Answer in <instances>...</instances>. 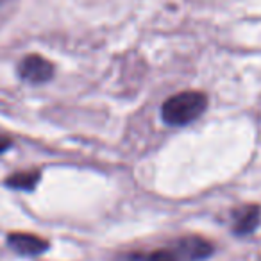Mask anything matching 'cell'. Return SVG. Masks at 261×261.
Listing matches in <instances>:
<instances>
[{
  "label": "cell",
  "instance_id": "3957f363",
  "mask_svg": "<svg viewBox=\"0 0 261 261\" xmlns=\"http://www.w3.org/2000/svg\"><path fill=\"white\" fill-rule=\"evenodd\" d=\"M18 73L27 83L41 84L52 79V75H54V65L48 59L33 54L23 58V61L18 66Z\"/></svg>",
  "mask_w": 261,
  "mask_h": 261
},
{
  "label": "cell",
  "instance_id": "5b68a950",
  "mask_svg": "<svg viewBox=\"0 0 261 261\" xmlns=\"http://www.w3.org/2000/svg\"><path fill=\"white\" fill-rule=\"evenodd\" d=\"M261 220V211L257 206L249 204V206H242L232 213V231L234 234H250L254 229L257 227Z\"/></svg>",
  "mask_w": 261,
  "mask_h": 261
},
{
  "label": "cell",
  "instance_id": "52a82bcc",
  "mask_svg": "<svg viewBox=\"0 0 261 261\" xmlns=\"http://www.w3.org/2000/svg\"><path fill=\"white\" fill-rule=\"evenodd\" d=\"M9 147H11V140H9L6 135H2V133H0V152L8 150Z\"/></svg>",
  "mask_w": 261,
  "mask_h": 261
},
{
  "label": "cell",
  "instance_id": "7a4b0ae2",
  "mask_svg": "<svg viewBox=\"0 0 261 261\" xmlns=\"http://www.w3.org/2000/svg\"><path fill=\"white\" fill-rule=\"evenodd\" d=\"M207 106V97L200 91H182L170 97L161 108V116L170 125H186L197 120Z\"/></svg>",
  "mask_w": 261,
  "mask_h": 261
},
{
  "label": "cell",
  "instance_id": "ba28073f",
  "mask_svg": "<svg viewBox=\"0 0 261 261\" xmlns=\"http://www.w3.org/2000/svg\"><path fill=\"white\" fill-rule=\"evenodd\" d=\"M2 2H6V0H0V4H2Z\"/></svg>",
  "mask_w": 261,
  "mask_h": 261
},
{
  "label": "cell",
  "instance_id": "8992f818",
  "mask_svg": "<svg viewBox=\"0 0 261 261\" xmlns=\"http://www.w3.org/2000/svg\"><path fill=\"white\" fill-rule=\"evenodd\" d=\"M40 181V172L38 170H25L16 172L6 179V185L13 190H34V186Z\"/></svg>",
  "mask_w": 261,
  "mask_h": 261
},
{
  "label": "cell",
  "instance_id": "277c9868",
  "mask_svg": "<svg viewBox=\"0 0 261 261\" xmlns=\"http://www.w3.org/2000/svg\"><path fill=\"white\" fill-rule=\"evenodd\" d=\"M8 243L13 250L23 256H38L48 249V243L45 240L29 232H13L8 236Z\"/></svg>",
  "mask_w": 261,
  "mask_h": 261
},
{
  "label": "cell",
  "instance_id": "6da1fadb",
  "mask_svg": "<svg viewBox=\"0 0 261 261\" xmlns=\"http://www.w3.org/2000/svg\"><path fill=\"white\" fill-rule=\"evenodd\" d=\"M213 252V245L200 236H186L167 249H158L149 254L130 256L133 261H199Z\"/></svg>",
  "mask_w": 261,
  "mask_h": 261
}]
</instances>
